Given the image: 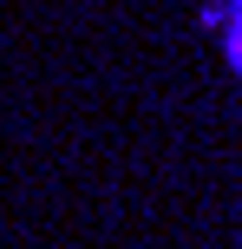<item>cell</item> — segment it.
Instances as JSON below:
<instances>
[{
  "label": "cell",
  "instance_id": "cell-1",
  "mask_svg": "<svg viewBox=\"0 0 242 249\" xmlns=\"http://www.w3.org/2000/svg\"><path fill=\"white\" fill-rule=\"evenodd\" d=\"M229 59L242 66V0H236V20H229Z\"/></svg>",
  "mask_w": 242,
  "mask_h": 249
}]
</instances>
